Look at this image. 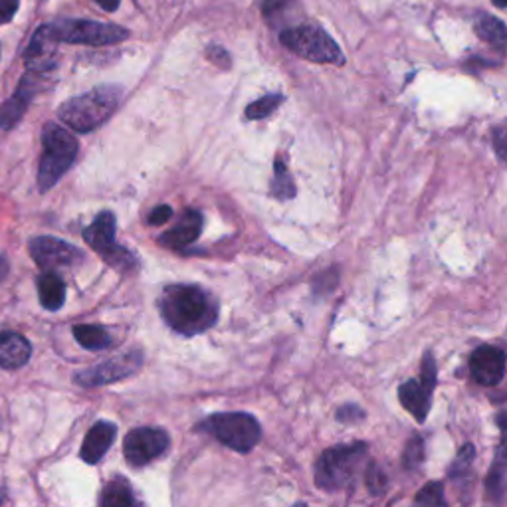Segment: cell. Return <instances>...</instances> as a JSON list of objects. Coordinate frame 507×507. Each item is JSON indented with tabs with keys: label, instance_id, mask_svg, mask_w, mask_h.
I'll return each mask as SVG.
<instances>
[{
	"label": "cell",
	"instance_id": "27",
	"mask_svg": "<svg viewBox=\"0 0 507 507\" xmlns=\"http://www.w3.org/2000/svg\"><path fill=\"white\" fill-rule=\"evenodd\" d=\"M424 461V441L421 436H412L402 452L404 470H416Z\"/></svg>",
	"mask_w": 507,
	"mask_h": 507
},
{
	"label": "cell",
	"instance_id": "22",
	"mask_svg": "<svg viewBox=\"0 0 507 507\" xmlns=\"http://www.w3.org/2000/svg\"><path fill=\"white\" fill-rule=\"evenodd\" d=\"M74 337L87 351H101L111 345V335L101 325H76Z\"/></svg>",
	"mask_w": 507,
	"mask_h": 507
},
{
	"label": "cell",
	"instance_id": "37",
	"mask_svg": "<svg viewBox=\"0 0 507 507\" xmlns=\"http://www.w3.org/2000/svg\"><path fill=\"white\" fill-rule=\"evenodd\" d=\"M493 5L498 8H505L507 6V0H493Z\"/></svg>",
	"mask_w": 507,
	"mask_h": 507
},
{
	"label": "cell",
	"instance_id": "11",
	"mask_svg": "<svg viewBox=\"0 0 507 507\" xmlns=\"http://www.w3.org/2000/svg\"><path fill=\"white\" fill-rule=\"evenodd\" d=\"M32 260L44 272H54L60 268H76L84 262V252L70 242H64L54 236H36L28 242Z\"/></svg>",
	"mask_w": 507,
	"mask_h": 507
},
{
	"label": "cell",
	"instance_id": "28",
	"mask_svg": "<svg viewBox=\"0 0 507 507\" xmlns=\"http://www.w3.org/2000/svg\"><path fill=\"white\" fill-rule=\"evenodd\" d=\"M414 502L419 505H446V498H444V488L441 482H431L416 493Z\"/></svg>",
	"mask_w": 507,
	"mask_h": 507
},
{
	"label": "cell",
	"instance_id": "16",
	"mask_svg": "<svg viewBox=\"0 0 507 507\" xmlns=\"http://www.w3.org/2000/svg\"><path fill=\"white\" fill-rule=\"evenodd\" d=\"M500 428H502V441L495 448V460L490 468V474L486 480V490L488 498L492 502H502L503 490H505V474H507V412H503L500 419Z\"/></svg>",
	"mask_w": 507,
	"mask_h": 507
},
{
	"label": "cell",
	"instance_id": "2",
	"mask_svg": "<svg viewBox=\"0 0 507 507\" xmlns=\"http://www.w3.org/2000/svg\"><path fill=\"white\" fill-rule=\"evenodd\" d=\"M121 101V89L117 86H99L92 92L64 101L58 109V117L74 131L87 133L114 116Z\"/></svg>",
	"mask_w": 507,
	"mask_h": 507
},
{
	"label": "cell",
	"instance_id": "24",
	"mask_svg": "<svg viewBox=\"0 0 507 507\" xmlns=\"http://www.w3.org/2000/svg\"><path fill=\"white\" fill-rule=\"evenodd\" d=\"M281 101H284V96L281 94H269V96L256 99L246 107V117L248 119H264L268 116H272L274 111L281 106Z\"/></svg>",
	"mask_w": 507,
	"mask_h": 507
},
{
	"label": "cell",
	"instance_id": "12",
	"mask_svg": "<svg viewBox=\"0 0 507 507\" xmlns=\"http://www.w3.org/2000/svg\"><path fill=\"white\" fill-rule=\"evenodd\" d=\"M168 448V434L161 428L141 426L131 431L123 441V454L133 468L147 466L151 460L159 458Z\"/></svg>",
	"mask_w": 507,
	"mask_h": 507
},
{
	"label": "cell",
	"instance_id": "35",
	"mask_svg": "<svg viewBox=\"0 0 507 507\" xmlns=\"http://www.w3.org/2000/svg\"><path fill=\"white\" fill-rule=\"evenodd\" d=\"M96 3L104 10H107V13H114V10L119 6V0H96Z\"/></svg>",
	"mask_w": 507,
	"mask_h": 507
},
{
	"label": "cell",
	"instance_id": "33",
	"mask_svg": "<svg viewBox=\"0 0 507 507\" xmlns=\"http://www.w3.org/2000/svg\"><path fill=\"white\" fill-rule=\"evenodd\" d=\"M173 218V208L168 205H159L151 214H149V224H155V227H159V224H165Z\"/></svg>",
	"mask_w": 507,
	"mask_h": 507
},
{
	"label": "cell",
	"instance_id": "13",
	"mask_svg": "<svg viewBox=\"0 0 507 507\" xmlns=\"http://www.w3.org/2000/svg\"><path fill=\"white\" fill-rule=\"evenodd\" d=\"M44 76L46 74L28 70L26 76L22 77L15 96L8 101H5L3 107H0V129H13L22 119V116L26 114L32 97L36 96V92L40 89Z\"/></svg>",
	"mask_w": 507,
	"mask_h": 507
},
{
	"label": "cell",
	"instance_id": "17",
	"mask_svg": "<svg viewBox=\"0 0 507 507\" xmlns=\"http://www.w3.org/2000/svg\"><path fill=\"white\" fill-rule=\"evenodd\" d=\"M32 357V347L26 337L15 331L0 333V367L16 370L25 367Z\"/></svg>",
	"mask_w": 507,
	"mask_h": 507
},
{
	"label": "cell",
	"instance_id": "36",
	"mask_svg": "<svg viewBox=\"0 0 507 507\" xmlns=\"http://www.w3.org/2000/svg\"><path fill=\"white\" fill-rule=\"evenodd\" d=\"M6 272H8V264H6L5 258L0 256V279H3V278L6 276Z\"/></svg>",
	"mask_w": 507,
	"mask_h": 507
},
{
	"label": "cell",
	"instance_id": "8",
	"mask_svg": "<svg viewBox=\"0 0 507 507\" xmlns=\"http://www.w3.org/2000/svg\"><path fill=\"white\" fill-rule=\"evenodd\" d=\"M84 240L92 250H96L101 258H104L109 266L121 269V272H127V269H133L135 264H137L135 256L127 250V248L116 244L114 212L97 214L92 227H87L84 230Z\"/></svg>",
	"mask_w": 507,
	"mask_h": 507
},
{
	"label": "cell",
	"instance_id": "10",
	"mask_svg": "<svg viewBox=\"0 0 507 507\" xmlns=\"http://www.w3.org/2000/svg\"><path fill=\"white\" fill-rule=\"evenodd\" d=\"M143 365V355L141 351H127V353H121L111 357L107 360H101L96 367L92 369H86L80 370V373H76V382L82 387L87 389H94V387H101V385H109V382H117L127 379L131 375L137 373Z\"/></svg>",
	"mask_w": 507,
	"mask_h": 507
},
{
	"label": "cell",
	"instance_id": "3",
	"mask_svg": "<svg viewBox=\"0 0 507 507\" xmlns=\"http://www.w3.org/2000/svg\"><path fill=\"white\" fill-rule=\"evenodd\" d=\"M367 452L369 446L365 442L325 450L319 460L315 461V483H318V488L325 492H340L353 486Z\"/></svg>",
	"mask_w": 507,
	"mask_h": 507
},
{
	"label": "cell",
	"instance_id": "23",
	"mask_svg": "<svg viewBox=\"0 0 507 507\" xmlns=\"http://www.w3.org/2000/svg\"><path fill=\"white\" fill-rule=\"evenodd\" d=\"M272 195L279 200H289L296 197V183L288 171V165L281 159H276V163H274Z\"/></svg>",
	"mask_w": 507,
	"mask_h": 507
},
{
	"label": "cell",
	"instance_id": "31",
	"mask_svg": "<svg viewBox=\"0 0 507 507\" xmlns=\"http://www.w3.org/2000/svg\"><path fill=\"white\" fill-rule=\"evenodd\" d=\"M492 139H493L495 153H498V157L503 163H507V126L495 127L492 133Z\"/></svg>",
	"mask_w": 507,
	"mask_h": 507
},
{
	"label": "cell",
	"instance_id": "26",
	"mask_svg": "<svg viewBox=\"0 0 507 507\" xmlns=\"http://www.w3.org/2000/svg\"><path fill=\"white\" fill-rule=\"evenodd\" d=\"M474 460H476V448L474 444H464L461 446V450L458 452L456 460L452 461V466H450V472H448V476L456 480V478H464L472 464H474Z\"/></svg>",
	"mask_w": 507,
	"mask_h": 507
},
{
	"label": "cell",
	"instance_id": "18",
	"mask_svg": "<svg viewBox=\"0 0 507 507\" xmlns=\"http://www.w3.org/2000/svg\"><path fill=\"white\" fill-rule=\"evenodd\" d=\"M202 232V214L198 210H187L175 228L161 236V244L167 248H185L193 244Z\"/></svg>",
	"mask_w": 507,
	"mask_h": 507
},
{
	"label": "cell",
	"instance_id": "38",
	"mask_svg": "<svg viewBox=\"0 0 507 507\" xmlns=\"http://www.w3.org/2000/svg\"><path fill=\"white\" fill-rule=\"evenodd\" d=\"M5 502H6V498H5V493H3V492H0V503H5Z\"/></svg>",
	"mask_w": 507,
	"mask_h": 507
},
{
	"label": "cell",
	"instance_id": "9",
	"mask_svg": "<svg viewBox=\"0 0 507 507\" xmlns=\"http://www.w3.org/2000/svg\"><path fill=\"white\" fill-rule=\"evenodd\" d=\"M436 387V360L432 353H426L422 359V377L421 380L411 379L399 387V399L416 422H424L431 411V399Z\"/></svg>",
	"mask_w": 507,
	"mask_h": 507
},
{
	"label": "cell",
	"instance_id": "1",
	"mask_svg": "<svg viewBox=\"0 0 507 507\" xmlns=\"http://www.w3.org/2000/svg\"><path fill=\"white\" fill-rule=\"evenodd\" d=\"M157 308L168 328L187 337L205 333L218 321L217 299L195 284L167 286L157 299Z\"/></svg>",
	"mask_w": 507,
	"mask_h": 507
},
{
	"label": "cell",
	"instance_id": "5",
	"mask_svg": "<svg viewBox=\"0 0 507 507\" xmlns=\"http://www.w3.org/2000/svg\"><path fill=\"white\" fill-rule=\"evenodd\" d=\"M197 431L214 436L224 446H228L242 454L250 452L262 438L260 422L248 412L212 414L197 424Z\"/></svg>",
	"mask_w": 507,
	"mask_h": 507
},
{
	"label": "cell",
	"instance_id": "30",
	"mask_svg": "<svg viewBox=\"0 0 507 507\" xmlns=\"http://www.w3.org/2000/svg\"><path fill=\"white\" fill-rule=\"evenodd\" d=\"M337 279H340V278H337V272L331 268V269H328V272H323V274L315 278L313 289L318 291V294H330L331 289H335Z\"/></svg>",
	"mask_w": 507,
	"mask_h": 507
},
{
	"label": "cell",
	"instance_id": "6",
	"mask_svg": "<svg viewBox=\"0 0 507 507\" xmlns=\"http://www.w3.org/2000/svg\"><path fill=\"white\" fill-rule=\"evenodd\" d=\"M279 40L289 52L298 54L303 60H309L315 64H335V66H341L345 62L343 52L340 46H337V42L328 32L318 26L301 25V26L288 28L279 34Z\"/></svg>",
	"mask_w": 507,
	"mask_h": 507
},
{
	"label": "cell",
	"instance_id": "20",
	"mask_svg": "<svg viewBox=\"0 0 507 507\" xmlns=\"http://www.w3.org/2000/svg\"><path fill=\"white\" fill-rule=\"evenodd\" d=\"M474 30L483 42L490 44L492 48L500 50V52H503L507 48V28L500 18L490 16V15H480L474 25Z\"/></svg>",
	"mask_w": 507,
	"mask_h": 507
},
{
	"label": "cell",
	"instance_id": "4",
	"mask_svg": "<svg viewBox=\"0 0 507 507\" xmlns=\"http://www.w3.org/2000/svg\"><path fill=\"white\" fill-rule=\"evenodd\" d=\"M76 155L77 141L74 135L56 126V123H46V127L42 131V157L38 165L40 193H48L58 183L67 173V168L74 165Z\"/></svg>",
	"mask_w": 507,
	"mask_h": 507
},
{
	"label": "cell",
	"instance_id": "14",
	"mask_svg": "<svg viewBox=\"0 0 507 507\" xmlns=\"http://www.w3.org/2000/svg\"><path fill=\"white\" fill-rule=\"evenodd\" d=\"M505 353L498 347L483 345L470 357V375L482 387H493L505 375Z\"/></svg>",
	"mask_w": 507,
	"mask_h": 507
},
{
	"label": "cell",
	"instance_id": "7",
	"mask_svg": "<svg viewBox=\"0 0 507 507\" xmlns=\"http://www.w3.org/2000/svg\"><path fill=\"white\" fill-rule=\"evenodd\" d=\"M50 36L56 42L86 44V46H109L123 42L129 32L116 25H101L94 20H62L46 25Z\"/></svg>",
	"mask_w": 507,
	"mask_h": 507
},
{
	"label": "cell",
	"instance_id": "25",
	"mask_svg": "<svg viewBox=\"0 0 507 507\" xmlns=\"http://www.w3.org/2000/svg\"><path fill=\"white\" fill-rule=\"evenodd\" d=\"M365 486L373 498H380V495L389 490V478L375 461H370L365 470Z\"/></svg>",
	"mask_w": 507,
	"mask_h": 507
},
{
	"label": "cell",
	"instance_id": "32",
	"mask_svg": "<svg viewBox=\"0 0 507 507\" xmlns=\"http://www.w3.org/2000/svg\"><path fill=\"white\" fill-rule=\"evenodd\" d=\"M20 0H0V26L15 18Z\"/></svg>",
	"mask_w": 507,
	"mask_h": 507
},
{
	"label": "cell",
	"instance_id": "21",
	"mask_svg": "<svg viewBox=\"0 0 507 507\" xmlns=\"http://www.w3.org/2000/svg\"><path fill=\"white\" fill-rule=\"evenodd\" d=\"M137 503L139 502L135 498L129 482L119 476L106 483V488L101 492V498H99V505H106V507H133Z\"/></svg>",
	"mask_w": 507,
	"mask_h": 507
},
{
	"label": "cell",
	"instance_id": "34",
	"mask_svg": "<svg viewBox=\"0 0 507 507\" xmlns=\"http://www.w3.org/2000/svg\"><path fill=\"white\" fill-rule=\"evenodd\" d=\"M208 60L214 62L217 66H220V67H228L230 66L228 52L224 50V48H220V46H210L208 48Z\"/></svg>",
	"mask_w": 507,
	"mask_h": 507
},
{
	"label": "cell",
	"instance_id": "19",
	"mask_svg": "<svg viewBox=\"0 0 507 507\" xmlns=\"http://www.w3.org/2000/svg\"><path fill=\"white\" fill-rule=\"evenodd\" d=\"M38 299L44 309L58 311L66 301V284L56 272H44L38 278Z\"/></svg>",
	"mask_w": 507,
	"mask_h": 507
},
{
	"label": "cell",
	"instance_id": "15",
	"mask_svg": "<svg viewBox=\"0 0 507 507\" xmlns=\"http://www.w3.org/2000/svg\"><path fill=\"white\" fill-rule=\"evenodd\" d=\"M116 436H117V426L114 422H107V421L96 422L92 428H89V432L84 438L80 458L86 461V464H92V466L97 464V461L109 452Z\"/></svg>",
	"mask_w": 507,
	"mask_h": 507
},
{
	"label": "cell",
	"instance_id": "29",
	"mask_svg": "<svg viewBox=\"0 0 507 507\" xmlns=\"http://www.w3.org/2000/svg\"><path fill=\"white\" fill-rule=\"evenodd\" d=\"M365 419V411L357 407V404H345L340 411H337V421L343 424H357Z\"/></svg>",
	"mask_w": 507,
	"mask_h": 507
}]
</instances>
